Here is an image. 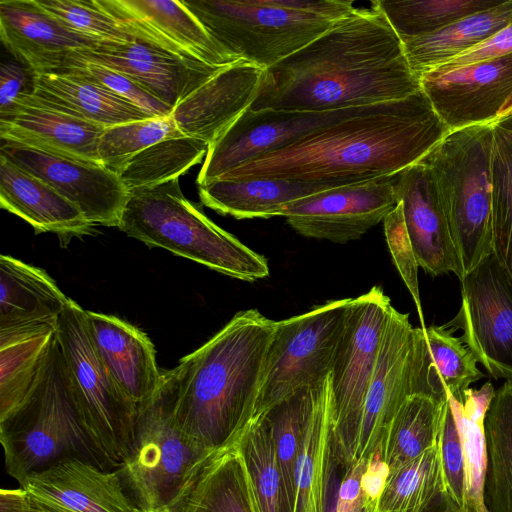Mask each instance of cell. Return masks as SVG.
Returning <instances> with one entry per match:
<instances>
[{
	"instance_id": "obj_38",
	"label": "cell",
	"mask_w": 512,
	"mask_h": 512,
	"mask_svg": "<svg viewBox=\"0 0 512 512\" xmlns=\"http://www.w3.org/2000/svg\"><path fill=\"white\" fill-rule=\"evenodd\" d=\"M208 148L207 142L195 137L168 138L134 155L117 175L128 191L179 179L202 161Z\"/></svg>"
},
{
	"instance_id": "obj_43",
	"label": "cell",
	"mask_w": 512,
	"mask_h": 512,
	"mask_svg": "<svg viewBox=\"0 0 512 512\" xmlns=\"http://www.w3.org/2000/svg\"><path fill=\"white\" fill-rule=\"evenodd\" d=\"M492 239L493 254L512 283V137L496 126L492 171Z\"/></svg>"
},
{
	"instance_id": "obj_53",
	"label": "cell",
	"mask_w": 512,
	"mask_h": 512,
	"mask_svg": "<svg viewBox=\"0 0 512 512\" xmlns=\"http://www.w3.org/2000/svg\"><path fill=\"white\" fill-rule=\"evenodd\" d=\"M1 512H32L27 495L15 494L4 498L0 504Z\"/></svg>"
},
{
	"instance_id": "obj_5",
	"label": "cell",
	"mask_w": 512,
	"mask_h": 512,
	"mask_svg": "<svg viewBox=\"0 0 512 512\" xmlns=\"http://www.w3.org/2000/svg\"><path fill=\"white\" fill-rule=\"evenodd\" d=\"M118 228L229 277L253 282L269 275L267 259L213 223L182 193L179 179L129 191Z\"/></svg>"
},
{
	"instance_id": "obj_54",
	"label": "cell",
	"mask_w": 512,
	"mask_h": 512,
	"mask_svg": "<svg viewBox=\"0 0 512 512\" xmlns=\"http://www.w3.org/2000/svg\"><path fill=\"white\" fill-rule=\"evenodd\" d=\"M423 512H460V506L445 491L437 496Z\"/></svg>"
},
{
	"instance_id": "obj_26",
	"label": "cell",
	"mask_w": 512,
	"mask_h": 512,
	"mask_svg": "<svg viewBox=\"0 0 512 512\" xmlns=\"http://www.w3.org/2000/svg\"><path fill=\"white\" fill-rule=\"evenodd\" d=\"M262 72L244 60L223 67L173 108L180 132L210 145L251 105Z\"/></svg>"
},
{
	"instance_id": "obj_48",
	"label": "cell",
	"mask_w": 512,
	"mask_h": 512,
	"mask_svg": "<svg viewBox=\"0 0 512 512\" xmlns=\"http://www.w3.org/2000/svg\"><path fill=\"white\" fill-rule=\"evenodd\" d=\"M383 222L385 237L393 262L415 302L422 327H424L418 286L419 265L408 235L401 202L397 203Z\"/></svg>"
},
{
	"instance_id": "obj_4",
	"label": "cell",
	"mask_w": 512,
	"mask_h": 512,
	"mask_svg": "<svg viewBox=\"0 0 512 512\" xmlns=\"http://www.w3.org/2000/svg\"><path fill=\"white\" fill-rule=\"evenodd\" d=\"M0 441L6 471L19 485L31 474L68 458L110 470L84 426L56 333L35 385L0 420Z\"/></svg>"
},
{
	"instance_id": "obj_18",
	"label": "cell",
	"mask_w": 512,
	"mask_h": 512,
	"mask_svg": "<svg viewBox=\"0 0 512 512\" xmlns=\"http://www.w3.org/2000/svg\"><path fill=\"white\" fill-rule=\"evenodd\" d=\"M20 487L32 512H136L116 470L80 458L33 473Z\"/></svg>"
},
{
	"instance_id": "obj_51",
	"label": "cell",
	"mask_w": 512,
	"mask_h": 512,
	"mask_svg": "<svg viewBox=\"0 0 512 512\" xmlns=\"http://www.w3.org/2000/svg\"><path fill=\"white\" fill-rule=\"evenodd\" d=\"M34 73L23 64L3 62L0 68V114L8 111L22 93H32Z\"/></svg>"
},
{
	"instance_id": "obj_29",
	"label": "cell",
	"mask_w": 512,
	"mask_h": 512,
	"mask_svg": "<svg viewBox=\"0 0 512 512\" xmlns=\"http://www.w3.org/2000/svg\"><path fill=\"white\" fill-rule=\"evenodd\" d=\"M46 105L104 128L155 118L108 88L64 72L33 75V91Z\"/></svg>"
},
{
	"instance_id": "obj_45",
	"label": "cell",
	"mask_w": 512,
	"mask_h": 512,
	"mask_svg": "<svg viewBox=\"0 0 512 512\" xmlns=\"http://www.w3.org/2000/svg\"><path fill=\"white\" fill-rule=\"evenodd\" d=\"M178 136L183 134L171 115L106 127L98 140V159L117 174L134 155L159 141Z\"/></svg>"
},
{
	"instance_id": "obj_41",
	"label": "cell",
	"mask_w": 512,
	"mask_h": 512,
	"mask_svg": "<svg viewBox=\"0 0 512 512\" xmlns=\"http://www.w3.org/2000/svg\"><path fill=\"white\" fill-rule=\"evenodd\" d=\"M401 40L431 34L456 20L496 6L491 0L373 1Z\"/></svg>"
},
{
	"instance_id": "obj_32",
	"label": "cell",
	"mask_w": 512,
	"mask_h": 512,
	"mask_svg": "<svg viewBox=\"0 0 512 512\" xmlns=\"http://www.w3.org/2000/svg\"><path fill=\"white\" fill-rule=\"evenodd\" d=\"M172 512H257L246 470L233 447L212 456Z\"/></svg>"
},
{
	"instance_id": "obj_17",
	"label": "cell",
	"mask_w": 512,
	"mask_h": 512,
	"mask_svg": "<svg viewBox=\"0 0 512 512\" xmlns=\"http://www.w3.org/2000/svg\"><path fill=\"white\" fill-rule=\"evenodd\" d=\"M420 86L450 131L494 123L512 94V54L420 76Z\"/></svg>"
},
{
	"instance_id": "obj_11",
	"label": "cell",
	"mask_w": 512,
	"mask_h": 512,
	"mask_svg": "<svg viewBox=\"0 0 512 512\" xmlns=\"http://www.w3.org/2000/svg\"><path fill=\"white\" fill-rule=\"evenodd\" d=\"M392 308L378 286L353 298L330 373L334 434L353 459L365 398Z\"/></svg>"
},
{
	"instance_id": "obj_31",
	"label": "cell",
	"mask_w": 512,
	"mask_h": 512,
	"mask_svg": "<svg viewBox=\"0 0 512 512\" xmlns=\"http://www.w3.org/2000/svg\"><path fill=\"white\" fill-rule=\"evenodd\" d=\"M512 21V0L462 17L431 34L402 40L411 69L420 76L481 43Z\"/></svg>"
},
{
	"instance_id": "obj_8",
	"label": "cell",
	"mask_w": 512,
	"mask_h": 512,
	"mask_svg": "<svg viewBox=\"0 0 512 512\" xmlns=\"http://www.w3.org/2000/svg\"><path fill=\"white\" fill-rule=\"evenodd\" d=\"M216 453L193 444L179 430L165 371L157 394L139 412L131 444L116 472L136 512H164L177 506Z\"/></svg>"
},
{
	"instance_id": "obj_19",
	"label": "cell",
	"mask_w": 512,
	"mask_h": 512,
	"mask_svg": "<svg viewBox=\"0 0 512 512\" xmlns=\"http://www.w3.org/2000/svg\"><path fill=\"white\" fill-rule=\"evenodd\" d=\"M134 39L179 56L225 67L240 59L221 45L197 17L175 0H100Z\"/></svg>"
},
{
	"instance_id": "obj_55",
	"label": "cell",
	"mask_w": 512,
	"mask_h": 512,
	"mask_svg": "<svg viewBox=\"0 0 512 512\" xmlns=\"http://www.w3.org/2000/svg\"><path fill=\"white\" fill-rule=\"evenodd\" d=\"M494 125L500 131L512 137V115L494 122Z\"/></svg>"
},
{
	"instance_id": "obj_56",
	"label": "cell",
	"mask_w": 512,
	"mask_h": 512,
	"mask_svg": "<svg viewBox=\"0 0 512 512\" xmlns=\"http://www.w3.org/2000/svg\"><path fill=\"white\" fill-rule=\"evenodd\" d=\"M511 115H512V94L509 96V98L506 100V102L503 104V106L499 110L495 122L498 120L504 119L506 117H509Z\"/></svg>"
},
{
	"instance_id": "obj_24",
	"label": "cell",
	"mask_w": 512,
	"mask_h": 512,
	"mask_svg": "<svg viewBox=\"0 0 512 512\" xmlns=\"http://www.w3.org/2000/svg\"><path fill=\"white\" fill-rule=\"evenodd\" d=\"M0 37L17 61L34 74L56 71L71 53L100 44L54 19L34 0L0 1Z\"/></svg>"
},
{
	"instance_id": "obj_1",
	"label": "cell",
	"mask_w": 512,
	"mask_h": 512,
	"mask_svg": "<svg viewBox=\"0 0 512 512\" xmlns=\"http://www.w3.org/2000/svg\"><path fill=\"white\" fill-rule=\"evenodd\" d=\"M420 89L402 40L372 1L263 70L249 109L331 112L399 100Z\"/></svg>"
},
{
	"instance_id": "obj_23",
	"label": "cell",
	"mask_w": 512,
	"mask_h": 512,
	"mask_svg": "<svg viewBox=\"0 0 512 512\" xmlns=\"http://www.w3.org/2000/svg\"><path fill=\"white\" fill-rule=\"evenodd\" d=\"M86 325L100 361L140 412L162 383L153 343L144 332L115 316L86 311Z\"/></svg>"
},
{
	"instance_id": "obj_37",
	"label": "cell",
	"mask_w": 512,
	"mask_h": 512,
	"mask_svg": "<svg viewBox=\"0 0 512 512\" xmlns=\"http://www.w3.org/2000/svg\"><path fill=\"white\" fill-rule=\"evenodd\" d=\"M366 464L367 459H353L345 453L332 420L314 482L312 512H367L361 489Z\"/></svg>"
},
{
	"instance_id": "obj_49",
	"label": "cell",
	"mask_w": 512,
	"mask_h": 512,
	"mask_svg": "<svg viewBox=\"0 0 512 512\" xmlns=\"http://www.w3.org/2000/svg\"><path fill=\"white\" fill-rule=\"evenodd\" d=\"M446 490L461 506L464 500L465 456L459 427L449 400L445 402L438 439Z\"/></svg>"
},
{
	"instance_id": "obj_22",
	"label": "cell",
	"mask_w": 512,
	"mask_h": 512,
	"mask_svg": "<svg viewBox=\"0 0 512 512\" xmlns=\"http://www.w3.org/2000/svg\"><path fill=\"white\" fill-rule=\"evenodd\" d=\"M69 298L41 268L0 256V348L56 331Z\"/></svg>"
},
{
	"instance_id": "obj_9",
	"label": "cell",
	"mask_w": 512,
	"mask_h": 512,
	"mask_svg": "<svg viewBox=\"0 0 512 512\" xmlns=\"http://www.w3.org/2000/svg\"><path fill=\"white\" fill-rule=\"evenodd\" d=\"M56 336L86 431L108 468L117 469L131 444L139 412L94 350L86 310L70 298L60 315Z\"/></svg>"
},
{
	"instance_id": "obj_33",
	"label": "cell",
	"mask_w": 512,
	"mask_h": 512,
	"mask_svg": "<svg viewBox=\"0 0 512 512\" xmlns=\"http://www.w3.org/2000/svg\"><path fill=\"white\" fill-rule=\"evenodd\" d=\"M488 512H512V380L495 391L484 419Z\"/></svg>"
},
{
	"instance_id": "obj_39",
	"label": "cell",
	"mask_w": 512,
	"mask_h": 512,
	"mask_svg": "<svg viewBox=\"0 0 512 512\" xmlns=\"http://www.w3.org/2000/svg\"><path fill=\"white\" fill-rule=\"evenodd\" d=\"M446 490L438 443L389 472L377 512H423Z\"/></svg>"
},
{
	"instance_id": "obj_12",
	"label": "cell",
	"mask_w": 512,
	"mask_h": 512,
	"mask_svg": "<svg viewBox=\"0 0 512 512\" xmlns=\"http://www.w3.org/2000/svg\"><path fill=\"white\" fill-rule=\"evenodd\" d=\"M461 281V306L448 323L495 378L512 380V283L492 253Z\"/></svg>"
},
{
	"instance_id": "obj_40",
	"label": "cell",
	"mask_w": 512,
	"mask_h": 512,
	"mask_svg": "<svg viewBox=\"0 0 512 512\" xmlns=\"http://www.w3.org/2000/svg\"><path fill=\"white\" fill-rule=\"evenodd\" d=\"M322 381L294 391L260 413L268 422L276 459L294 511L296 460L305 425Z\"/></svg>"
},
{
	"instance_id": "obj_52",
	"label": "cell",
	"mask_w": 512,
	"mask_h": 512,
	"mask_svg": "<svg viewBox=\"0 0 512 512\" xmlns=\"http://www.w3.org/2000/svg\"><path fill=\"white\" fill-rule=\"evenodd\" d=\"M389 467L384 461L382 443L367 458V464L361 477V489L367 512H377L383 493Z\"/></svg>"
},
{
	"instance_id": "obj_2",
	"label": "cell",
	"mask_w": 512,
	"mask_h": 512,
	"mask_svg": "<svg viewBox=\"0 0 512 512\" xmlns=\"http://www.w3.org/2000/svg\"><path fill=\"white\" fill-rule=\"evenodd\" d=\"M449 133L420 89L406 98L358 107L218 179H283L330 188L358 184L420 162Z\"/></svg>"
},
{
	"instance_id": "obj_7",
	"label": "cell",
	"mask_w": 512,
	"mask_h": 512,
	"mask_svg": "<svg viewBox=\"0 0 512 512\" xmlns=\"http://www.w3.org/2000/svg\"><path fill=\"white\" fill-rule=\"evenodd\" d=\"M494 133V123L450 131L423 159L431 170L463 277L493 253Z\"/></svg>"
},
{
	"instance_id": "obj_36",
	"label": "cell",
	"mask_w": 512,
	"mask_h": 512,
	"mask_svg": "<svg viewBox=\"0 0 512 512\" xmlns=\"http://www.w3.org/2000/svg\"><path fill=\"white\" fill-rule=\"evenodd\" d=\"M445 402L421 393L405 400L382 441L383 458L390 471L437 445Z\"/></svg>"
},
{
	"instance_id": "obj_35",
	"label": "cell",
	"mask_w": 512,
	"mask_h": 512,
	"mask_svg": "<svg viewBox=\"0 0 512 512\" xmlns=\"http://www.w3.org/2000/svg\"><path fill=\"white\" fill-rule=\"evenodd\" d=\"M495 390L490 382L469 388L462 402L448 397L455 415L465 456L464 500L460 512H488L484 503L486 443L484 419Z\"/></svg>"
},
{
	"instance_id": "obj_28",
	"label": "cell",
	"mask_w": 512,
	"mask_h": 512,
	"mask_svg": "<svg viewBox=\"0 0 512 512\" xmlns=\"http://www.w3.org/2000/svg\"><path fill=\"white\" fill-rule=\"evenodd\" d=\"M454 331L449 324L418 328L417 393L462 402L470 385L483 377L477 358Z\"/></svg>"
},
{
	"instance_id": "obj_20",
	"label": "cell",
	"mask_w": 512,
	"mask_h": 512,
	"mask_svg": "<svg viewBox=\"0 0 512 512\" xmlns=\"http://www.w3.org/2000/svg\"><path fill=\"white\" fill-rule=\"evenodd\" d=\"M70 55L119 71L172 109L223 67L188 59L133 39L101 43Z\"/></svg>"
},
{
	"instance_id": "obj_34",
	"label": "cell",
	"mask_w": 512,
	"mask_h": 512,
	"mask_svg": "<svg viewBox=\"0 0 512 512\" xmlns=\"http://www.w3.org/2000/svg\"><path fill=\"white\" fill-rule=\"evenodd\" d=\"M234 447L243 460L256 511L294 512L263 414L252 419Z\"/></svg>"
},
{
	"instance_id": "obj_21",
	"label": "cell",
	"mask_w": 512,
	"mask_h": 512,
	"mask_svg": "<svg viewBox=\"0 0 512 512\" xmlns=\"http://www.w3.org/2000/svg\"><path fill=\"white\" fill-rule=\"evenodd\" d=\"M394 190L419 267L433 276L452 272L461 280L462 268L448 221L423 159L394 175Z\"/></svg>"
},
{
	"instance_id": "obj_27",
	"label": "cell",
	"mask_w": 512,
	"mask_h": 512,
	"mask_svg": "<svg viewBox=\"0 0 512 512\" xmlns=\"http://www.w3.org/2000/svg\"><path fill=\"white\" fill-rule=\"evenodd\" d=\"M0 205L28 222L35 233L51 232L62 247L95 233V225L46 181L0 153Z\"/></svg>"
},
{
	"instance_id": "obj_13",
	"label": "cell",
	"mask_w": 512,
	"mask_h": 512,
	"mask_svg": "<svg viewBox=\"0 0 512 512\" xmlns=\"http://www.w3.org/2000/svg\"><path fill=\"white\" fill-rule=\"evenodd\" d=\"M394 175L334 187L287 204V223L308 238L347 243L359 239L395 208Z\"/></svg>"
},
{
	"instance_id": "obj_42",
	"label": "cell",
	"mask_w": 512,
	"mask_h": 512,
	"mask_svg": "<svg viewBox=\"0 0 512 512\" xmlns=\"http://www.w3.org/2000/svg\"><path fill=\"white\" fill-rule=\"evenodd\" d=\"M56 331L0 348V420L12 413L35 385Z\"/></svg>"
},
{
	"instance_id": "obj_15",
	"label": "cell",
	"mask_w": 512,
	"mask_h": 512,
	"mask_svg": "<svg viewBox=\"0 0 512 512\" xmlns=\"http://www.w3.org/2000/svg\"><path fill=\"white\" fill-rule=\"evenodd\" d=\"M409 315L391 310L365 398L355 459H367L382 443L392 419L417 393V335Z\"/></svg>"
},
{
	"instance_id": "obj_44",
	"label": "cell",
	"mask_w": 512,
	"mask_h": 512,
	"mask_svg": "<svg viewBox=\"0 0 512 512\" xmlns=\"http://www.w3.org/2000/svg\"><path fill=\"white\" fill-rule=\"evenodd\" d=\"M332 422L330 374L321 382L308 416L295 465V511L312 512L313 487L323 442Z\"/></svg>"
},
{
	"instance_id": "obj_10",
	"label": "cell",
	"mask_w": 512,
	"mask_h": 512,
	"mask_svg": "<svg viewBox=\"0 0 512 512\" xmlns=\"http://www.w3.org/2000/svg\"><path fill=\"white\" fill-rule=\"evenodd\" d=\"M352 300L329 301L306 313L276 321L254 417L331 373Z\"/></svg>"
},
{
	"instance_id": "obj_50",
	"label": "cell",
	"mask_w": 512,
	"mask_h": 512,
	"mask_svg": "<svg viewBox=\"0 0 512 512\" xmlns=\"http://www.w3.org/2000/svg\"><path fill=\"white\" fill-rule=\"evenodd\" d=\"M509 54H512V21L481 43L451 58L433 70H449Z\"/></svg>"
},
{
	"instance_id": "obj_16",
	"label": "cell",
	"mask_w": 512,
	"mask_h": 512,
	"mask_svg": "<svg viewBox=\"0 0 512 512\" xmlns=\"http://www.w3.org/2000/svg\"><path fill=\"white\" fill-rule=\"evenodd\" d=\"M0 153L50 184L93 225L119 226L129 191L115 172L101 164L12 142L2 141Z\"/></svg>"
},
{
	"instance_id": "obj_46",
	"label": "cell",
	"mask_w": 512,
	"mask_h": 512,
	"mask_svg": "<svg viewBox=\"0 0 512 512\" xmlns=\"http://www.w3.org/2000/svg\"><path fill=\"white\" fill-rule=\"evenodd\" d=\"M44 12L66 27L101 43H126L134 39L126 25L100 0H34Z\"/></svg>"
},
{
	"instance_id": "obj_14",
	"label": "cell",
	"mask_w": 512,
	"mask_h": 512,
	"mask_svg": "<svg viewBox=\"0 0 512 512\" xmlns=\"http://www.w3.org/2000/svg\"><path fill=\"white\" fill-rule=\"evenodd\" d=\"M356 108L331 112H299L249 107L210 145L198 173V186L263 155L286 148Z\"/></svg>"
},
{
	"instance_id": "obj_3",
	"label": "cell",
	"mask_w": 512,
	"mask_h": 512,
	"mask_svg": "<svg viewBox=\"0 0 512 512\" xmlns=\"http://www.w3.org/2000/svg\"><path fill=\"white\" fill-rule=\"evenodd\" d=\"M275 325L257 309L240 311L166 371L174 420L193 444L211 452L236 445L255 414Z\"/></svg>"
},
{
	"instance_id": "obj_30",
	"label": "cell",
	"mask_w": 512,
	"mask_h": 512,
	"mask_svg": "<svg viewBox=\"0 0 512 512\" xmlns=\"http://www.w3.org/2000/svg\"><path fill=\"white\" fill-rule=\"evenodd\" d=\"M326 189L330 187L283 179H217L198 186L205 206L236 219L281 216L287 204Z\"/></svg>"
},
{
	"instance_id": "obj_47",
	"label": "cell",
	"mask_w": 512,
	"mask_h": 512,
	"mask_svg": "<svg viewBox=\"0 0 512 512\" xmlns=\"http://www.w3.org/2000/svg\"><path fill=\"white\" fill-rule=\"evenodd\" d=\"M57 71L70 72L98 83L153 117H168L173 111L170 106L157 99L136 81L105 65L69 55L64 65L53 72Z\"/></svg>"
},
{
	"instance_id": "obj_25",
	"label": "cell",
	"mask_w": 512,
	"mask_h": 512,
	"mask_svg": "<svg viewBox=\"0 0 512 512\" xmlns=\"http://www.w3.org/2000/svg\"><path fill=\"white\" fill-rule=\"evenodd\" d=\"M103 130V126L46 105L32 93H22L8 111L0 114L2 141L96 164H101L97 147Z\"/></svg>"
},
{
	"instance_id": "obj_6",
	"label": "cell",
	"mask_w": 512,
	"mask_h": 512,
	"mask_svg": "<svg viewBox=\"0 0 512 512\" xmlns=\"http://www.w3.org/2000/svg\"><path fill=\"white\" fill-rule=\"evenodd\" d=\"M183 3L221 45L263 70L314 41L355 8L348 0Z\"/></svg>"
}]
</instances>
